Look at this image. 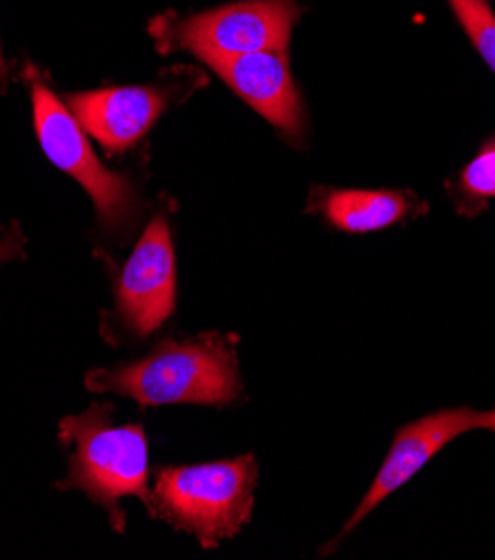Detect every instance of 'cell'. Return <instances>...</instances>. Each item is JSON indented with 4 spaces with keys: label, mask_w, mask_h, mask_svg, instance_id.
<instances>
[{
    "label": "cell",
    "mask_w": 495,
    "mask_h": 560,
    "mask_svg": "<svg viewBox=\"0 0 495 560\" xmlns=\"http://www.w3.org/2000/svg\"><path fill=\"white\" fill-rule=\"evenodd\" d=\"M456 21L495 74V12L486 0H447Z\"/></svg>",
    "instance_id": "7c38bea8"
},
{
    "label": "cell",
    "mask_w": 495,
    "mask_h": 560,
    "mask_svg": "<svg viewBox=\"0 0 495 560\" xmlns=\"http://www.w3.org/2000/svg\"><path fill=\"white\" fill-rule=\"evenodd\" d=\"M493 431L495 433V409L491 411H475L469 407L462 409H447L431 416H424L406 427H402L396 438L391 450L384 458L377 476L373 478L366 495L362 498L360 508L349 518L344 529L333 538L323 553L333 551L377 505L396 493L402 485H406L437 452H443L449 442L469 433V431Z\"/></svg>",
    "instance_id": "ba28073f"
},
{
    "label": "cell",
    "mask_w": 495,
    "mask_h": 560,
    "mask_svg": "<svg viewBox=\"0 0 495 560\" xmlns=\"http://www.w3.org/2000/svg\"><path fill=\"white\" fill-rule=\"evenodd\" d=\"M5 92H8V63L3 56V47H0V98L5 96Z\"/></svg>",
    "instance_id": "5bb4252c"
},
{
    "label": "cell",
    "mask_w": 495,
    "mask_h": 560,
    "mask_svg": "<svg viewBox=\"0 0 495 560\" xmlns=\"http://www.w3.org/2000/svg\"><path fill=\"white\" fill-rule=\"evenodd\" d=\"M115 407L98 402L59 424V440L72 446L68 478L59 489H79L103 508L117 532L126 529V495L141 498L152 514L148 485V438L141 424H113Z\"/></svg>",
    "instance_id": "7a4b0ae2"
},
{
    "label": "cell",
    "mask_w": 495,
    "mask_h": 560,
    "mask_svg": "<svg viewBox=\"0 0 495 560\" xmlns=\"http://www.w3.org/2000/svg\"><path fill=\"white\" fill-rule=\"evenodd\" d=\"M34 109V130L47 159L72 175L90 195L96 208L101 229L107 235L128 237L137 226L141 212L134 184L117 175L98 161L83 126L68 109L61 98L51 92L34 66L23 70Z\"/></svg>",
    "instance_id": "277c9868"
},
{
    "label": "cell",
    "mask_w": 495,
    "mask_h": 560,
    "mask_svg": "<svg viewBox=\"0 0 495 560\" xmlns=\"http://www.w3.org/2000/svg\"><path fill=\"white\" fill-rule=\"evenodd\" d=\"M177 261L168 212H156L115 284V308L103 330L148 338L175 313Z\"/></svg>",
    "instance_id": "52a82bcc"
},
{
    "label": "cell",
    "mask_w": 495,
    "mask_h": 560,
    "mask_svg": "<svg viewBox=\"0 0 495 560\" xmlns=\"http://www.w3.org/2000/svg\"><path fill=\"white\" fill-rule=\"evenodd\" d=\"M85 386L94 394L132 398L143 407H224L241 396L237 347L233 338L219 332L184 342L165 340L132 364L90 371Z\"/></svg>",
    "instance_id": "6da1fadb"
},
{
    "label": "cell",
    "mask_w": 495,
    "mask_h": 560,
    "mask_svg": "<svg viewBox=\"0 0 495 560\" xmlns=\"http://www.w3.org/2000/svg\"><path fill=\"white\" fill-rule=\"evenodd\" d=\"M308 210L317 212L342 233L364 235L420 217L428 206L409 190H344L317 186L310 190Z\"/></svg>",
    "instance_id": "30bf717a"
},
{
    "label": "cell",
    "mask_w": 495,
    "mask_h": 560,
    "mask_svg": "<svg viewBox=\"0 0 495 560\" xmlns=\"http://www.w3.org/2000/svg\"><path fill=\"white\" fill-rule=\"evenodd\" d=\"M299 16L297 0H241L192 16L161 14L148 30L158 51L184 49L208 63L263 49H286Z\"/></svg>",
    "instance_id": "5b68a950"
},
{
    "label": "cell",
    "mask_w": 495,
    "mask_h": 560,
    "mask_svg": "<svg viewBox=\"0 0 495 560\" xmlns=\"http://www.w3.org/2000/svg\"><path fill=\"white\" fill-rule=\"evenodd\" d=\"M25 257V235L21 233L19 221H12L0 237V264Z\"/></svg>",
    "instance_id": "4fadbf2b"
},
{
    "label": "cell",
    "mask_w": 495,
    "mask_h": 560,
    "mask_svg": "<svg viewBox=\"0 0 495 560\" xmlns=\"http://www.w3.org/2000/svg\"><path fill=\"white\" fill-rule=\"evenodd\" d=\"M447 192L462 217H478L495 199V137L486 139L478 154L447 182Z\"/></svg>",
    "instance_id": "8fae6325"
},
{
    "label": "cell",
    "mask_w": 495,
    "mask_h": 560,
    "mask_svg": "<svg viewBox=\"0 0 495 560\" xmlns=\"http://www.w3.org/2000/svg\"><path fill=\"white\" fill-rule=\"evenodd\" d=\"M208 66L270 126L278 128L288 143L299 145L304 141V103L291 74L286 49L214 59Z\"/></svg>",
    "instance_id": "9c48e42d"
},
{
    "label": "cell",
    "mask_w": 495,
    "mask_h": 560,
    "mask_svg": "<svg viewBox=\"0 0 495 560\" xmlns=\"http://www.w3.org/2000/svg\"><path fill=\"white\" fill-rule=\"evenodd\" d=\"M205 79L195 68H173L150 85L105 88L70 94L68 105L76 121L109 152L134 148L165 109L190 96Z\"/></svg>",
    "instance_id": "8992f818"
},
{
    "label": "cell",
    "mask_w": 495,
    "mask_h": 560,
    "mask_svg": "<svg viewBox=\"0 0 495 560\" xmlns=\"http://www.w3.org/2000/svg\"><path fill=\"white\" fill-rule=\"evenodd\" d=\"M255 487L257 463L252 456L163 467L154 474L152 514L212 549L250 521Z\"/></svg>",
    "instance_id": "3957f363"
}]
</instances>
